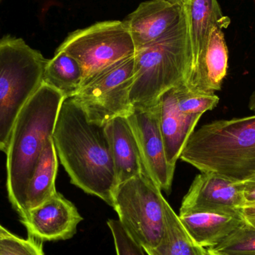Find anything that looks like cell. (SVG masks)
<instances>
[{
    "mask_svg": "<svg viewBox=\"0 0 255 255\" xmlns=\"http://www.w3.org/2000/svg\"><path fill=\"white\" fill-rule=\"evenodd\" d=\"M52 140L72 184L113 206L118 182L105 127L90 122L82 108L66 98Z\"/></svg>",
    "mask_w": 255,
    "mask_h": 255,
    "instance_id": "cell-1",
    "label": "cell"
},
{
    "mask_svg": "<svg viewBox=\"0 0 255 255\" xmlns=\"http://www.w3.org/2000/svg\"><path fill=\"white\" fill-rule=\"evenodd\" d=\"M64 96L42 84L22 109L13 126L7 155L9 201L19 217L23 214L28 181L48 139L52 137Z\"/></svg>",
    "mask_w": 255,
    "mask_h": 255,
    "instance_id": "cell-2",
    "label": "cell"
},
{
    "mask_svg": "<svg viewBox=\"0 0 255 255\" xmlns=\"http://www.w3.org/2000/svg\"><path fill=\"white\" fill-rule=\"evenodd\" d=\"M179 159L235 182L255 176V115L202 126L193 132Z\"/></svg>",
    "mask_w": 255,
    "mask_h": 255,
    "instance_id": "cell-3",
    "label": "cell"
},
{
    "mask_svg": "<svg viewBox=\"0 0 255 255\" xmlns=\"http://www.w3.org/2000/svg\"><path fill=\"white\" fill-rule=\"evenodd\" d=\"M191 61L185 13L179 23L160 40L135 51L130 92L133 108L155 106L169 90L184 85Z\"/></svg>",
    "mask_w": 255,
    "mask_h": 255,
    "instance_id": "cell-4",
    "label": "cell"
},
{
    "mask_svg": "<svg viewBox=\"0 0 255 255\" xmlns=\"http://www.w3.org/2000/svg\"><path fill=\"white\" fill-rule=\"evenodd\" d=\"M47 61L22 39H0V151L6 152L16 119L43 84Z\"/></svg>",
    "mask_w": 255,
    "mask_h": 255,
    "instance_id": "cell-5",
    "label": "cell"
},
{
    "mask_svg": "<svg viewBox=\"0 0 255 255\" xmlns=\"http://www.w3.org/2000/svg\"><path fill=\"white\" fill-rule=\"evenodd\" d=\"M169 203L144 173L117 186L112 208L129 235L145 251L156 248L166 230Z\"/></svg>",
    "mask_w": 255,
    "mask_h": 255,
    "instance_id": "cell-6",
    "label": "cell"
},
{
    "mask_svg": "<svg viewBox=\"0 0 255 255\" xmlns=\"http://www.w3.org/2000/svg\"><path fill=\"white\" fill-rule=\"evenodd\" d=\"M133 67L134 55L121 60L88 78L70 98L90 122L101 127L115 118H127L133 109L130 101Z\"/></svg>",
    "mask_w": 255,
    "mask_h": 255,
    "instance_id": "cell-7",
    "label": "cell"
},
{
    "mask_svg": "<svg viewBox=\"0 0 255 255\" xmlns=\"http://www.w3.org/2000/svg\"><path fill=\"white\" fill-rule=\"evenodd\" d=\"M57 50L65 52L79 63L84 82L103 69L134 55L135 46L124 21L108 20L70 33Z\"/></svg>",
    "mask_w": 255,
    "mask_h": 255,
    "instance_id": "cell-8",
    "label": "cell"
},
{
    "mask_svg": "<svg viewBox=\"0 0 255 255\" xmlns=\"http://www.w3.org/2000/svg\"><path fill=\"white\" fill-rule=\"evenodd\" d=\"M191 48V61L184 79L190 92L211 95L205 75V61L211 29L214 26L227 28L229 16L223 14L217 0H187L184 4Z\"/></svg>",
    "mask_w": 255,
    "mask_h": 255,
    "instance_id": "cell-9",
    "label": "cell"
},
{
    "mask_svg": "<svg viewBox=\"0 0 255 255\" xmlns=\"http://www.w3.org/2000/svg\"><path fill=\"white\" fill-rule=\"evenodd\" d=\"M127 118L136 139L144 174L161 191L169 194L176 166L170 164L166 158L159 122L158 103L151 107L133 108Z\"/></svg>",
    "mask_w": 255,
    "mask_h": 255,
    "instance_id": "cell-10",
    "label": "cell"
},
{
    "mask_svg": "<svg viewBox=\"0 0 255 255\" xmlns=\"http://www.w3.org/2000/svg\"><path fill=\"white\" fill-rule=\"evenodd\" d=\"M244 205L239 183L215 172H201L183 199L178 216L195 213L241 214Z\"/></svg>",
    "mask_w": 255,
    "mask_h": 255,
    "instance_id": "cell-11",
    "label": "cell"
},
{
    "mask_svg": "<svg viewBox=\"0 0 255 255\" xmlns=\"http://www.w3.org/2000/svg\"><path fill=\"white\" fill-rule=\"evenodd\" d=\"M82 220L76 206L58 192L20 219L28 237L41 242L70 239Z\"/></svg>",
    "mask_w": 255,
    "mask_h": 255,
    "instance_id": "cell-12",
    "label": "cell"
},
{
    "mask_svg": "<svg viewBox=\"0 0 255 255\" xmlns=\"http://www.w3.org/2000/svg\"><path fill=\"white\" fill-rule=\"evenodd\" d=\"M184 6L167 0L143 1L124 20L135 51L160 40L181 21Z\"/></svg>",
    "mask_w": 255,
    "mask_h": 255,
    "instance_id": "cell-13",
    "label": "cell"
},
{
    "mask_svg": "<svg viewBox=\"0 0 255 255\" xmlns=\"http://www.w3.org/2000/svg\"><path fill=\"white\" fill-rule=\"evenodd\" d=\"M157 103L166 158L170 164L176 166L181 151L202 116L182 113L177 106L173 88L164 93Z\"/></svg>",
    "mask_w": 255,
    "mask_h": 255,
    "instance_id": "cell-14",
    "label": "cell"
},
{
    "mask_svg": "<svg viewBox=\"0 0 255 255\" xmlns=\"http://www.w3.org/2000/svg\"><path fill=\"white\" fill-rule=\"evenodd\" d=\"M118 185L144 173L136 139L127 118H115L105 126Z\"/></svg>",
    "mask_w": 255,
    "mask_h": 255,
    "instance_id": "cell-15",
    "label": "cell"
},
{
    "mask_svg": "<svg viewBox=\"0 0 255 255\" xmlns=\"http://www.w3.org/2000/svg\"><path fill=\"white\" fill-rule=\"evenodd\" d=\"M178 217L190 238L204 249L221 244L245 223L241 214L195 213Z\"/></svg>",
    "mask_w": 255,
    "mask_h": 255,
    "instance_id": "cell-16",
    "label": "cell"
},
{
    "mask_svg": "<svg viewBox=\"0 0 255 255\" xmlns=\"http://www.w3.org/2000/svg\"><path fill=\"white\" fill-rule=\"evenodd\" d=\"M58 155L52 137L48 139L28 181L24 199L25 217L30 211L44 203L57 193L55 180L58 172Z\"/></svg>",
    "mask_w": 255,
    "mask_h": 255,
    "instance_id": "cell-17",
    "label": "cell"
},
{
    "mask_svg": "<svg viewBox=\"0 0 255 255\" xmlns=\"http://www.w3.org/2000/svg\"><path fill=\"white\" fill-rule=\"evenodd\" d=\"M82 82L83 70L79 63L65 52L56 50L46 63L43 84L55 88L66 99L76 95Z\"/></svg>",
    "mask_w": 255,
    "mask_h": 255,
    "instance_id": "cell-18",
    "label": "cell"
},
{
    "mask_svg": "<svg viewBox=\"0 0 255 255\" xmlns=\"http://www.w3.org/2000/svg\"><path fill=\"white\" fill-rule=\"evenodd\" d=\"M206 249L196 244L180 221L178 215L168 205L166 230L156 248L145 251L148 255H205Z\"/></svg>",
    "mask_w": 255,
    "mask_h": 255,
    "instance_id": "cell-19",
    "label": "cell"
},
{
    "mask_svg": "<svg viewBox=\"0 0 255 255\" xmlns=\"http://www.w3.org/2000/svg\"><path fill=\"white\" fill-rule=\"evenodd\" d=\"M206 250L219 255H255V229L245 223L221 244Z\"/></svg>",
    "mask_w": 255,
    "mask_h": 255,
    "instance_id": "cell-20",
    "label": "cell"
},
{
    "mask_svg": "<svg viewBox=\"0 0 255 255\" xmlns=\"http://www.w3.org/2000/svg\"><path fill=\"white\" fill-rule=\"evenodd\" d=\"M178 109L186 115H200L217 107L220 98L217 94H198L190 92L184 85L173 88Z\"/></svg>",
    "mask_w": 255,
    "mask_h": 255,
    "instance_id": "cell-21",
    "label": "cell"
},
{
    "mask_svg": "<svg viewBox=\"0 0 255 255\" xmlns=\"http://www.w3.org/2000/svg\"><path fill=\"white\" fill-rule=\"evenodd\" d=\"M0 255H44L42 242L28 237L22 239L12 234L0 238Z\"/></svg>",
    "mask_w": 255,
    "mask_h": 255,
    "instance_id": "cell-22",
    "label": "cell"
},
{
    "mask_svg": "<svg viewBox=\"0 0 255 255\" xmlns=\"http://www.w3.org/2000/svg\"><path fill=\"white\" fill-rule=\"evenodd\" d=\"M113 235L117 255H145V250L129 235L119 220H108Z\"/></svg>",
    "mask_w": 255,
    "mask_h": 255,
    "instance_id": "cell-23",
    "label": "cell"
},
{
    "mask_svg": "<svg viewBox=\"0 0 255 255\" xmlns=\"http://www.w3.org/2000/svg\"><path fill=\"white\" fill-rule=\"evenodd\" d=\"M239 183L245 205L255 204V175Z\"/></svg>",
    "mask_w": 255,
    "mask_h": 255,
    "instance_id": "cell-24",
    "label": "cell"
},
{
    "mask_svg": "<svg viewBox=\"0 0 255 255\" xmlns=\"http://www.w3.org/2000/svg\"><path fill=\"white\" fill-rule=\"evenodd\" d=\"M240 213L245 223L255 229V204L244 205Z\"/></svg>",
    "mask_w": 255,
    "mask_h": 255,
    "instance_id": "cell-25",
    "label": "cell"
},
{
    "mask_svg": "<svg viewBox=\"0 0 255 255\" xmlns=\"http://www.w3.org/2000/svg\"><path fill=\"white\" fill-rule=\"evenodd\" d=\"M249 109L255 113V91L250 96V101H249Z\"/></svg>",
    "mask_w": 255,
    "mask_h": 255,
    "instance_id": "cell-26",
    "label": "cell"
},
{
    "mask_svg": "<svg viewBox=\"0 0 255 255\" xmlns=\"http://www.w3.org/2000/svg\"><path fill=\"white\" fill-rule=\"evenodd\" d=\"M11 232L7 231V229H4L2 226L0 225V238H2V237L9 236V235H11Z\"/></svg>",
    "mask_w": 255,
    "mask_h": 255,
    "instance_id": "cell-27",
    "label": "cell"
},
{
    "mask_svg": "<svg viewBox=\"0 0 255 255\" xmlns=\"http://www.w3.org/2000/svg\"><path fill=\"white\" fill-rule=\"evenodd\" d=\"M167 1H171V2L177 3V4H181V5H184L187 0H167Z\"/></svg>",
    "mask_w": 255,
    "mask_h": 255,
    "instance_id": "cell-28",
    "label": "cell"
},
{
    "mask_svg": "<svg viewBox=\"0 0 255 255\" xmlns=\"http://www.w3.org/2000/svg\"><path fill=\"white\" fill-rule=\"evenodd\" d=\"M205 255H219L217 254H214V253H210V252H208V250H206V251H205Z\"/></svg>",
    "mask_w": 255,
    "mask_h": 255,
    "instance_id": "cell-29",
    "label": "cell"
}]
</instances>
